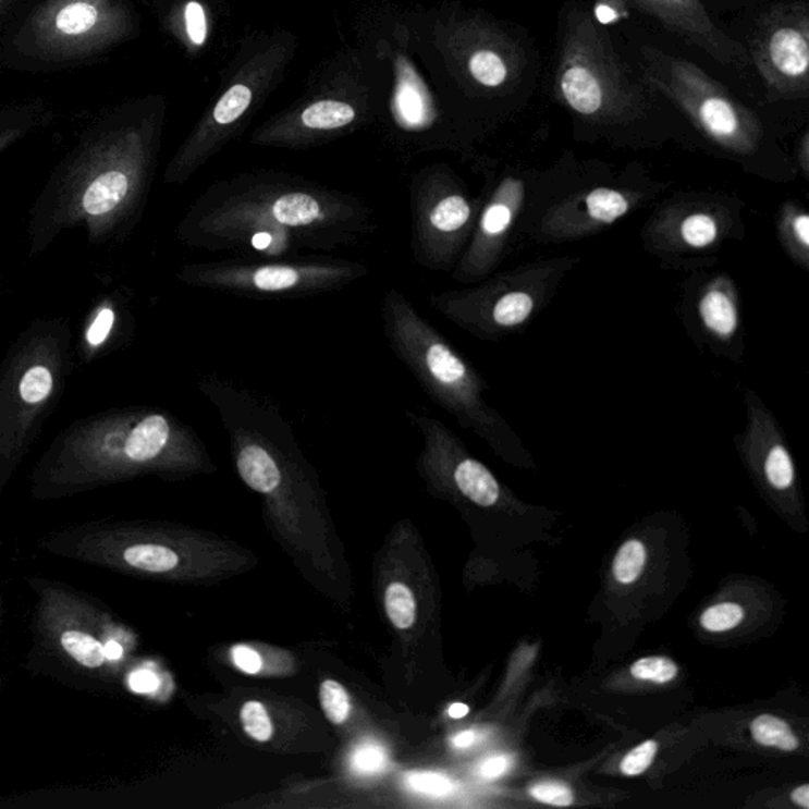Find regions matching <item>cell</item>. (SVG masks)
I'll list each match as a JSON object with an SVG mask.
<instances>
[{
	"label": "cell",
	"instance_id": "obj_1",
	"mask_svg": "<svg viewBox=\"0 0 809 809\" xmlns=\"http://www.w3.org/2000/svg\"><path fill=\"white\" fill-rule=\"evenodd\" d=\"M377 231V213L359 196L282 171H250L206 188L177 236L199 250L289 258L355 247Z\"/></svg>",
	"mask_w": 809,
	"mask_h": 809
},
{
	"label": "cell",
	"instance_id": "obj_2",
	"mask_svg": "<svg viewBox=\"0 0 809 809\" xmlns=\"http://www.w3.org/2000/svg\"><path fill=\"white\" fill-rule=\"evenodd\" d=\"M381 321L391 352L455 421L492 444L506 443L514 437L503 416L487 404L485 392L489 387L485 378L401 290L384 293Z\"/></svg>",
	"mask_w": 809,
	"mask_h": 809
},
{
	"label": "cell",
	"instance_id": "obj_3",
	"mask_svg": "<svg viewBox=\"0 0 809 809\" xmlns=\"http://www.w3.org/2000/svg\"><path fill=\"white\" fill-rule=\"evenodd\" d=\"M559 103L584 121L623 125L643 118L647 90L629 78L608 30L585 7L566 17L553 72Z\"/></svg>",
	"mask_w": 809,
	"mask_h": 809
},
{
	"label": "cell",
	"instance_id": "obj_4",
	"mask_svg": "<svg viewBox=\"0 0 809 809\" xmlns=\"http://www.w3.org/2000/svg\"><path fill=\"white\" fill-rule=\"evenodd\" d=\"M296 52V38L289 33L255 38L241 49L222 93L203 115L187 143L171 164L168 181H188L247 127L265 103Z\"/></svg>",
	"mask_w": 809,
	"mask_h": 809
},
{
	"label": "cell",
	"instance_id": "obj_5",
	"mask_svg": "<svg viewBox=\"0 0 809 809\" xmlns=\"http://www.w3.org/2000/svg\"><path fill=\"white\" fill-rule=\"evenodd\" d=\"M579 261L576 257H555L525 262L468 289L432 293L429 304L471 338L500 341L520 331L544 310Z\"/></svg>",
	"mask_w": 809,
	"mask_h": 809
},
{
	"label": "cell",
	"instance_id": "obj_6",
	"mask_svg": "<svg viewBox=\"0 0 809 809\" xmlns=\"http://www.w3.org/2000/svg\"><path fill=\"white\" fill-rule=\"evenodd\" d=\"M369 272L363 262L345 258H233L192 262L177 279L195 289L247 299H304L341 292Z\"/></svg>",
	"mask_w": 809,
	"mask_h": 809
},
{
	"label": "cell",
	"instance_id": "obj_7",
	"mask_svg": "<svg viewBox=\"0 0 809 809\" xmlns=\"http://www.w3.org/2000/svg\"><path fill=\"white\" fill-rule=\"evenodd\" d=\"M359 58L331 76L317 90L255 130L250 143L261 147L306 149L364 127L381 114L387 87L381 79L360 82L366 70Z\"/></svg>",
	"mask_w": 809,
	"mask_h": 809
},
{
	"label": "cell",
	"instance_id": "obj_8",
	"mask_svg": "<svg viewBox=\"0 0 809 809\" xmlns=\"http://www.w3.org/2000/svg\"><path fill=\"white\" fill-rule=\"evenodd\" d=\"M646 82L682 111L707 139L735 156H755L765 138L761 119L691 61L647 52Z\"/></svg>",
	"mask_w": 809,
	"mask_h": 809
},
{
	"label": "cell",
	"instance_id": "obj_9",
	"mask_svg": "<svg viewBox=\"0 0 809 809\" xmlns=\"http://www.w3.org/2000/svg\"><path fill=\"white\" fill-rule=\"evenodd\" d=\"M482 199L468 194L446 164L418 171L409 184L412 254L432 272H453L471 240Z\"/></svg>",
	"mask_w": 809,
	"mask_h": 809
},
{
	"label": "cell",
	"instance_id": "obj_10",
	"mask_svg": "<svg viewBox=\"0 0 809 809\" xmlns=\"http://www.w3.org/2000/svg\"><path fill=\"white\" fill-rule=\"evenodd\" d=\"M436 44L451 75L471 96H506L527 69V56L516 37L478 13L444 21Z\"/></svg>",
	"mask_w": 809,
	"mask_h": 809
},
{
	"label": "cell",
	"instance_id": "obj_11",
	"mask_svg": "<svg viewBox=\"0 0 809 809\" xmlns=\"http://www.w3.org/2000/svg\"><path fill=\"white\" fill-rule=\"evenodd\" d=\"M772 101L809 96V7L807 0L776 3L759 20L746 48Z\"/></svg>",
	"mask_w": 809,
	"mask_h": 809
},
{
	"label": "cell",
	"instance_id": "obj_12",
	"mask_svg": "<svg viewBox=\"0 0 809 809\" xmlns=\"http://www.w3.org/2000/svg\"><path fill=\"white\" fill-rule=\"evenodd\" d=\"M734 230V211L721 199L686 196L665 203L648 220V247L667 254H697L720 247Z\"/></svg>",
	"mask_w": 809,
	"mask_h": 809
},
{
	"label": "cell",
	"instance_id": "obj_13",
	"mask_svg": "<svg viewBox=\"0 0 809 809\" xmlns=\"http://www.w3.org/2000/svg\"><path fill=\"white\" fill-rule=\"evenodd\" d=\"M525 182L504 176L482 201L471 240L451 272L461 285H473L492 275L506 254L511 230L524 208Z\"/></svg>",
	"mask_w": 809,
	"mask_h": 809
},
{
	"label": "cell",
	"instance_id": "obj_14",
	"mask_svg": "<svg viewBox=\"0 0 809 809\" xmlns=\"http://www.w3.org/2000/svg\"><path fill=\"white\" fill-rule=\"evenodd\" d=\"M642 194L623 188L597 187L556 203L542 217L539 236L546 243H565L601 233L634 211Z\"/></svg>",
	"mask_w": 809,
	"mask_h": 809
},
{
	"label": "cell",
	"instance_id": "obj_15",
	"mask_svg": "<svg viewBox=\"0 0 809 809\" xmlns=\"http://www.w3.org/2000/svg\"><path fill=\"white\" fill-rule=\"evenodd\" d=\"M629 2L660 21L683 40L702 49L718 64L735 69L751 65L744 45L714 23L702 0H629Z\"/></svg>",
	"mask_w": 809,
	"mask_h": 809
},
{
	"label": "cell",
	"instance_id": "obj_16",
	"mask_svg": "<svg viewBox=\"0 0 809 809\" xmlns=\"http://www.w3.org/2000/svg\"><path fill=\"white\" fill-rule=\"evenodd\" d=\"M696 310L706 334L720 345H731L740 334V299L731 277L710 279L700 290Z\"/></svg>",
	"mask_w": 809,
	"mask_h": 809
},
{
	"label": "cell",
	"instance_id": "obj_17",
	"mask_svg": "<svg viewBox=\"0 0 809 809\" xmlns=\"http://www.w3.org/2000/svg\"><path fill=\"white\" fill-rule=\"evenodd\" d=\"M776 234L790 261L809 271V213L797 199H789L781 206L776 216Z\"/></svg>",
	"mask_w": 809,
	"mask_h": 809
},
{
	"label": "cell",
	"instance_id": "obj_18",
	"mask_svg": "<svg viewBox=\"0 0 809 809\" xmlns=\"http://www.w3.org/2000/svg\"><path fill=\"white\" fill-rule=\"evenodd\" d=\"M383 608L395 633L413 634L418 628V591L401 577H392L384 584Z\"/></svg>",
	"mask_w": 809,
	"mask_h": 809
},
{
	"label": "cell",
	"instance_id": "obj_19",
	"mask_svg": "<svg viewBox=\"0 0 809 809\" xmlns=\"http://www.w3.org/2000/svg\"><path fill=\"white\" fill-rule=\"evenodd\" d=\"M132 181L122 171H108L101 174L87 188L83 196V209L90 216H101L113 211L127 198Z\"/></svg>",
	"mask_w": 809,
	"mask_h": 809
},
{
	"label": "cell",
	"instance_id": "obj_20",
	"mask_svg": "<svg viewBox=\"0 0 809 809\" xmlns=\"http://www.w3.org/2000/svg\"><path fill=\"white\" fill-rule=\"evenodd\" d=\"M751 735L759 745L773 746L783 751H795L798 748V738L786 721L773 714H761L751 723Z\"/></svg>",
	"mask_w": 809,
	"mask_h": 809
},
{
	"label": "cell",
	"instance_id": "obj_21",
	"mask_svg": "<svg viewBox=\"0 0 809 809\" xmlns=\"http://www.w3.org/2000/svg\"><path fill=\"white\" fill-rule=\"evenodd\" d=\"M244 734L257 744H271L274 738V720L268 707L257 699L247 700L240 710Z\"/></svg>",
	"mask_w": 809,
	"mask_h": 809
},
{
	"label": "cell",
	"instance_id": "obj_22",
	"mask_svg": "<svg viewBox=\"0 0 809 809\" xmlns=\"http://www.w3.org/2000/svg\"><path fill=\"white\" fill-rule=\"evenodd\" d=\"M320 703L329 723L334 726H345L352 718V696L341 682L332 678L321 682Z\"/></svg>",
	"mask_w": 809,
	"mask_h": 809
},
{
	"label": "cell",
	"instance_id": "obj_23",
	"mask_svg": "<svg viewBox=\"0 0 809 809\" xmlns=\"http://www.w3.org/2000/svg\"><path fill=\"white\" fill-rule=\"evenodd\" d=\"M182 27L192 49H205L211 35L209 7L201 0H187L182 9Z\"/></svg>",
	"mask_w": 809,
	"mask_h": 809
},
{
	"label": "cell",
	"instance_id": "obj_24",
	"mask_svg": "<svg viewBox=\"0 0 809 809\" xmlns=\"http://www.w3.org/2000/svg\"><path fill=\"white\" fill-rule=\"evenodd\" d=\"M647 563V549L642 542L633 539L616 552L612 573L616 583L629 585L636 583Z\"/></svg>",
	"mask_w": 809,
	"mask_h": 809
},
{
	"label": "cell",
	"instance_id": "obj_25",
	"mask_svg": "<svg viewBox=\"0 0 809 809\" xmlns=\"http://www.w3.org/2000/svg\"><path fill=\"white\" fill-rule=\"evenodd\" d=\"M66 653L86 667H100L105 661L103 646L93 636L79 632H66L61 639Z\"/></svg>",
	"mask_w": 809,
	"mask_h": 809
},
{
	"label": "cell",
	"instance_id": "obj_26",
	"mask_svg": "<svg viewBox=\"0 0 809 809\" xmlns=\"http://www.w3.org/2000/svg\"><path fill=\"white\" fill-rule=\"evenodd\" d=\"M97 20L96 7L87 2H73L58 13L56 27L65 35H79L93 29Z\"/></svg>",
	"mask_w": 809,
	"mask_h": 809
},
{
	"label": "cell",
	"instance_id": "obj_27",
	"mask_svg": "<svg viewBox=\"0 0 809 809\" xmlns=\"http://www.w3.org/2000/svg\"><path fill=\"white\" fill-rule=\"evenodd\" d=\"M744 609L734 602H723L707 609L700 615V626L710 633H724L737 628L744 622Z\"/></svg>",
	"mask_w": 809,
	"mask_h": 809
},
{
	"label": "cell",
	"instance_id": "obj_28",
	"mask_svg": "<svg viewBox=\"0 0 809 809\" xmlns=\"http://www.w3.org/2000/svg\"><path fill=\"white\" fill-rule=\"evenodd\" d=\"M632 675L637 681H648L664 685L674 681L678 675V667L674 661L664 657L642 658L632 665Z\"/></svg>",
	"mask_w": 809,
	"mask_h": 809
},
{
	"label": "cell",
	"instance_id": "obj_29",
	"mask_svg": "<svg viewBox=\"0 0 809 809\" xmlns=\"http://www.w3.org/2000/svg\"><path fill=\"white\" fill-rule=\"evenodd\" d=\"M52 389L51 372L44 366H35L24 373L21 380L20 394L29 404H38L49 395Z\"/></svg>",
	"mask_w": 809,
	"mask_h": 809
},
{
	"label": "cell",
	"instance_id": "obj_30",
	"mask_svg": "<svg viewBox=\"0 0 809 809\" xmlns=\"http://www.w3.org/2000/svg\"><path fill=\"white\" fill-rule=\"evenodd\" d=\"M658 741L647 740L634 748L622 761V773L626 776H639L650 769L658 752Z\"/></svg>",
	"mask_w": 809,
	"mask_h": 809
},
{
	"label": "cell",
	"instance_id": "obj_31",
	"mask_svg": "<svg viewBox=\"0 0 809 809\" xmlns=\"http://www.w3.org/2000/svg\"><path fill=\"white\" fill-rule=\"evenodd\" d=\"M531 797L541 804L553 807H571L574 804L573 790L562 783H541L530 789Z\"/></svg>",
	"mask_w": 809,
	"mask_h": 809
},
{
	"label": "cell",
	"instance_id": "obj_32",
	"mask_svg": "<svg viewBox=\"0 0 809 809\" xmlns=\"http://www.w3.org/2000/svg\"><path fill=\"white\" fill-rule=\"evenodd\" d=\"M387 756L378 746H363L357 748L352 758L353 770L363 775H372L375 772L383 770Z\"/></svg>",
	"mask_w": 809,
	"mask_h": 809
},
{
	"label": "cell",
	"instance_id": "obj_33",
	"mask_svg": "<svg viewBox=\"0 0 809 809\" xmlns=\"http://www.w3.org/2000/svg\"><path fill=\"white\" fill-rule=\"evenodd\" d=\"M409 786L427 795H448L454 789L453 781L440 773H415L409 777Z\"/></svg>",
	"mask_w": 809,
	"mask_h": 809
},
{
	"label": "cell",
	"instance_id": "obj_34",
	"mask_svg": "<svg viewBox=\"0 0 809 809\" xmlns=\"http://www.w3.org/2000/svg\"><path fill=\"white\" fill-rule=\"evenodd\" d=\"M231 660L241 672L248 675H259L266 671L265 654L250 646H236L231 650Z\"/></svg>",
	"mask_w": 809,
	"mask_h": 809
},
{
	"label": "cell",
	"instance_id": "obj_35",
	"mask_svg": "<svg viewBox=\"0 0 809 809\" xmlns=\"http://www.w3.org/2000/svg\"><path fill=\"white\" fill-rule=\"evenodd\" d=\"M114 318V311L111 308H101L87 332V342L93 346L101 345L113 329Z\"/></svg>",
	"mask_w": 809,
	"mask_h": 809
},
{
	"label": "cell",
	"instance_id": "obj_36",
	"mask_svg": "<svg viewBox=\"0 0 809 809\" xmlns=\"http://www.w3.org/2000/svg\"><path fill=\"white\" fill-rule=\"evenodd\" d=\"M511 762L513 761H511L510 756H495V758L487 759L479 772L487 780H495V777L504 775L510 770Z\"/></svg>",
	"mask_w": 809,
	"mask_h": 809
},
{
	"label": "cell",
	"instance_id": "obj_37",
	"mask_svg": "<svg viewBox=\"0 0 809 809\" xmlns=\"http://www.w3.org/2000/svg\"><path fill=\"white\" fill-rule=\"evenodd\" d=\"M159 686V678L150 671H136L130 677V688L136 692H152Z\"/></svg>",
	"mask_w": 809,
	"mask_h": 809
},
{
	"label": "cell",
	"instance_id": "obj_38",
	"mask_svg": "<svg viewBox=\"0 0 809 809\" xmlns=\"http://www.w3.org/2000/svg\"><path fill=\"white\" fill-rule=\"evenodd\" d=\"M797 164L800 167L801 174L805 177H809V133L805 130L801 133L800 139L797 145Z\"/></svg>",
	"mask_w": 809,
	"mask_h": 809
},
{
	"label": "cell",
	"instance_id": "obj_39",
	"mask_svg": "<svg viewBox=\"0 0 809 809\" xmlns=\"http://www.w3.org/2000/svg\"><path fill=\"white\" fill-rule=\"evenodd\" d=\"M475 741L476 734L473 731L461 732V734L455 735L453 738L454 748L457 749H467L469 746H473Z\"/></svg>",
	"mask_w": 809,
	"mask_h": 809
},
{
	"label": "cell",
	"instance_id": "obj_40",
	"mask_svg": "<svg viewBox=\"0 0 809 809\" xmlns=\"http://www.w3.org/2000/svg\"><path fill=\"white\" fill-rule=\"evenodd\" d=\"M793 800L794 804H797L798 807L808 809L809 808V786L808 784H804V786L797 787V789L793 793Z\"/></svg>",
	"mask_w": 809,
	"mask_h": 809
},
{
	"label": "cell",
	"instance_id": "obj_41",
	"mask_svg": "<svg viewBox=\"0 0 809 809\" xmlns=\"http://www.w3.org/2000/svg\"><path fill=\"white\" fill-rule=\"evenodd\" d=\"M103 651L105 660L110 661L121 660L122 653H124V650H122V647L119 646L118 642H108L107 646L103 647Z\"/></svg>",
	"mask_w": 809,
	"mask_h": 809
},
{
	"label": "cell",
	"instance_id": "obj_42",
	"mask_svg": "<svg viewBox=\"0 0 809 809\" xmlns=\"http://www.w3.org/2000/svg\"><path fill=\"white\" fill-rule=\"evenodd\" d=\"M468 712V706H465V703H454V706L450 707V712L448 713L454 720H461V718L467 716Z\"/></svg>",
	"mask_w": 809,
	"mask_h": 809
}]
</instances>
